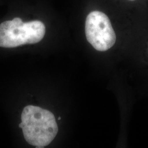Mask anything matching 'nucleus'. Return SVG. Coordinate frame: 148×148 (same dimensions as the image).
<instances>
[{"instance_id":"1","label":"nucleus","mask_w":148,"mask_h":148,"mask_svg":"<svg viewBox=\"0 0 148 148\" xmlns=\"http://www.w3.org/2000/svg\"><path fill=\"white\" fill-rule=\"evenodd\" d=\"M19 127L29 144L36 148H44L53 141L58 127L53 113L40 107L25 106L22 112Z\"/></svg>"},{"instance_id":"2","label":"nucleus","mask_w":148,"mask_h":148,"mask_svg":"<svg viewBox=\"0 0 148 148\" xmlns=\"http://www.w3.org/2000/svg\"><path fill=\"white\" fill-rule=\"evenodd\" d=\"M46 27L42 21L24 23L19 18L0 24V47L14 48L26 44H35L42 40Z\"/></svg>"},{"instance_id":"3","label":"nucleus","mask_w":148,"mask_h":148,"mask_svg":"<svg viewBox=\"0 0 148 148\" xmlns=\"http://www.w3.org/2000/svg\"><path fill=\"white\" fill-rule=\"evenodd\" d=\"M85 33L88 42L98 51H106L116 42V34L110 19L100 11H93L88 14L86 20Z\"/></svg>"},{"instance_id":"4","label":"nucleus","mask_w":148,"mask_h":148,"mask_svg":"<svg viewBox=\"0 0 148 148\" xmlns=\"http://www.w3.org/2000/svg\"><path fill=\"white\" fill-rule=\"evenodd\" d=\"M60 119H61V117H58L59 120H60Z\"/></svg>"},{"instance_id":"5","label":"nucleus","mask_w":148,"mask_h":148,"mask_svg":"<svg viewBox=\"0 0 148 148\" xmlns=\"http://www.w3.org/2000/svg\"><path fill=\"white\" fill-rule=\"evenodd\" d=\"M128 1H135V0H128Z\"/></svg>"}]
</instances>
